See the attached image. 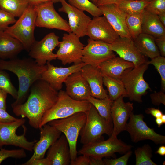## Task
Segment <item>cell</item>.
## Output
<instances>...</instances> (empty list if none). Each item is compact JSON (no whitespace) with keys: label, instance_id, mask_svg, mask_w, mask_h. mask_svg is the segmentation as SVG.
Masks as SVG:
<instances>
[{"label":"cell","instance_id":"obj_13","mask_svg":"<svg viewBox=\"0 0 165 165\" xmlns=\"http://www.w3.org/2000/svg\"><path fill=\"white\" fill-rule=\"evenodd\" d=\"M59 37L54 32L50 33L39 41H35L29 52L30 57L39 65H45L47 62L57 59L53 50L58 46Z\"/></svg>","mask_w":165,"mask_h":165},{"label":"cell","instance_id":"obj_27","mask_svg":"<svg viewBox=\"0 0 165 165\" xmlns=\"http://www.w3.org/2000/svg\"><path fill=\"white\" fill-rule=\"evenodd\" d=\"M142 33L155 38L165 36V27L160 21L157 15L145 10L142 24Z\"/></svg>","mask_w":165,"mask_h":165},{"label":"cell","instance_id":"obj_25","mask_svg":"<svg viewBox=\"0 0 165 165\" xmlns=\"http://www.w3.org/2000/svg\"><path fill=\"white\" fill-rule=\"evenodd\" d=\"M98 68L102 73L121 80L123 75L134 68V65L132 62L116 57L102 62Z\"/></svg>","mask_w":165,"mask_h":165},{"label":"cell","instance_id":"obj_14","mask_svg":"<svg viewBox=\"0 0 165 165\" xmlns=\"http://www.w3.org/2000/svg\"><path fill=\"white\" fill-rule=\"evenodd\" d=\"M110 44L89 38L82 52V62L98 67L102 62L116 57Z\"/></svg>","mask_w":165,"mask_h":165},{"label":"cell","instance_id":"obj_32","mask_svg":"<svg viewBox=\"0 0 165 165\" xmlns=\"http://www.w3.org/2000/svg\"><path fill=\"white\" fill-rule=\"evenodd\" d=\"M150 1L145 0H123L117 4L127 15L143 13Z\"/></svg>","mask_w":165,"mask_h":165},{"label":"cell","instance_id":"obj_6","mask_svg":"<svg viewBox=\"0 0 165 165\" xmlns=\"http://www.w3.org/2000/svg\"><path fill=\"white\" fill-rule=\"evenodd\" d=\"M86 120V113L79 112L65 118L55 119L48 123L63 133L68 142L71 161L77 156V144L78 136Z\"/></svg>","mask_w":165,"mask_h":165},{"label":"cell","instance_id":"obj_53","mask_svg":"<svg viewBox=\"0 0 165 165\" xmlns=\"http://www.w3.org/2000/svg\"><path fill=\"white\" fill-rule=\"evenodd\" d=\"M157 15L160 22L165 27V13H161Z\"/></svg>","mask_w":165,"mask_h":165},{"label":"cell","instance_id":"obj_51","mask_svg":"<svg viewBox=\"0 0 165 165\" xmlns=\"http://www.w3.org/2000/svg\"><path fill=\"white\" fill-rule=\"evenodd\" d=\"M30 5L34 6L47 2L52 1V0H27Z\"/></svg>","mask_w":165,"mask_h":165},{"label":"cell","instance_id":"obj_20","mask_svg":"<svg viewBox=\"0 0 165 165\" xmlns=\"http://www.w3.org/2000/svg\"><path fill=\"white\" fill-rule=\"evenodd\" d=\"M39 129V139L35 143L33 154L28 161L44 158L47 151L62 134L60 131L48 123L44 125Z\"/></svg>","mask_w":165,"mask_h":165},{"label":"cell","instance_id":"obj_24","mask_svg":"<svg viewBox=\"0 0 165 165\" xmlns=\"http://www.w3.org/2000/svg\"><path fill=\"white\" fill-rule=\"evenodd\" d=\"M51 165L70 164V148L67 139L63 134L49 148L46 157Z\"/></svg>","mask_w":165,"mask_h":165},{"label":"cell","instance_id":"obj_1","mask_svg":"<svg viewBox=\"0 0 165 165\" xmlns=\"http://www.w3.org/2000/svg\"><path fill=\"white\" fill-rule=\"evenodd\" d=\"M30 90L27 101L12 108L16 116L26 117L31 127L39 129L43 115L56 102L58 92L41 79L33 83Z\"/></svg>","mask_w":165,"mask_h":165},{"label":"cell","instance_id":"obj_15","mask_svg":"<svg viewBox=\"0 0 165 165\" xmlns=\"http://www.w3.org/2000/svg\"><path fill=\"white\" fill-rule=\"evenodd\" d=\"M111 49L120 57L132 63L137 67L147 62L145 56L138 50L131 38L119 37L110 44Z\"/></svg>","mask_w":165,"mask_h":165},{"label":"cell","instance_id":"obj_46","mask_svg":"<svg viewBox=\"0 0 165 165\" xmlns=\"http://www.w3.org/2000/svg\"><path fill=\"white\" fill-rule=\"evenodd\" d=\"M23 165H51L49 160L46 157L36 159L31 161H28Z\"/></svg>","mask_w":165,"mask_h":165},{"label":"cell","instance_id":"obj_36","mask_svg":"<svg viewBox=\"0 0 165 165\" xmlns=\"http://www.w3.org/2000/svg\"><path fill=\"white\" fill-rule=\"evenodd\" d=\"M147 63L153 65L161 77V90L165 92V57L159 55L152 58Z\"/></svg>","mask_w":165,"mask_h":165},{"label":"cell","instance_id":"obj_31","mask_svg":"<svg viewBox=\"0 0 165 165\" xmlns=\"http://www.w3.org/2000/svg\"><path fill=\"white\" fill-rule=\"evenodd\" d=\"M88 101L95 107L100 115L107 121L112 123L111 114V108L113 101L109 97L97 99L90 96Z\"/></svg>","mask_w":165,"mask_h":165},{"label":"cell","instance_id":"obj_49","mask_svg":"<svg viewBox=\"0 0 165 165\" xmlns=\"http://www.w3.org/2000/svg\"><path fill=\"white\" fill-rule=\"evenodd\" d=\"M123 0H98L96 5L99 6L111 4L117 5Z\"/></svg>","mask_w":165,"mask_h":165},{"label":"cell","instance_id":"obj_35","mask_svg":"<svg viewBox=\"0 0 165 165\" xmlns=\"http://www.w3.org/2000/svg\"><path fill=\"white\" fill-rule=\"evenodd\" d=\"M68 3L79 10L86 11L93 17L102 15L99 7L89 0H68Z\"/></svg>","mask_w":165,"mask_h":165},{"label":"cell","instance_id":"obj_19","mask_svg":"<svg viewBox=\"0 0 165 165\" xmlns=\"http://www.w3.org/2000/svg\"><path fill=\"white\" fill-rule=\"evenodd\" d=\"M124 97L121 96L113 101L111 108V114L113 124L111 135L117 137L121 132L124 131L127 121L133 112V103L125 102Z\"/></svg>","mask_w":165,"mask_h":165},{"label":"cell","instance_id":"obj_39","mask_svg":"<svg viewBox=\"0 0 165 165\" xmlns=\"http://www.w3.org/2000/svg\"><path fill=\"white\" fill-rule=\"evenodd\" d=\"M145 10L157 15L165 13V0H150Z\"/></svg>","mask_w":165,"mask_h":165},{"label":"cell","instance_id":"obj_44","mask_svg":"<svg viewBox=\"0 0 165 165\" xmlns=\"http://www.w3.org/2000/svg\"><path fill=\"white\" fill-rule=\"evenodd\" d=\"M155 42L160 55L165 56V36L155 38Z\"/></svg>","mask_w":165,"mask_h":165},{"label":"cell","instance_id":"obj_45","mask_svg":"<svg viewBox=\"0 0 165 165\" xmlns=\"http://www.w3.org/2000/svg\"><path fill=\"white\" fill-rule=\"evenodd\" d=\"M18 119L9 114L6 110L0 109V122H9L15 121Z\"/></svg>","mask_w":165,"mask_h":165},{"label":"cell","instance_id":"obj_16","mask_svg":"<svg viewBox=\"0 0 165 165\" xmlns=\"http://www.w3.org/2000/svg\"><path fill=\"white\" fill-rule=\"evenodd\" d=\"M62 6L60 12L66 13L68 19V24L72 32L79 38L86 35L88 26L91 20L84 11L68 3L65 0H61Z\"/></svg>","mask_w":165,"mask_h":165},{"label":"cell","instance_id":"obj_18","mask_svg":"<svg viewBox=\"0 0 165 165\" xmlns=\"http://www.w3.org/2000/svg\"><path fill=\"white\" fill-rule=\"evenodd\" d=\"M47 69L42 74L41 79L48 82L54 89L60 90L62 84L72 74L81 71L86 64L82 62L67 67H55L50 62L46 63Z\"/></svg>","mask_w":165,"mask_h":165},{"label":"cell","instance_id":"obj_57","mask_svg":"<svg viewBox=\"0 0 165 165\" xmlns=\"http://www.w3.org/2000/svg\"><path fill=\"white\" fill-rule=\"evenodd\" d=\"M90 0L91 1V2H92L93 3H94L96 5L98 0Z\"/></svg>","mask_w":165,"mask_h":165},{"label":"cell","instance_id":"obj_8","mask_svg":"<svg viewBox=\"0 0 165 165\" xmlns=\"http://www.w3.org/2000/svg\"><path fill=\"white\" fill-rule=\"evenodd\" d=\"M132 146L123 142L117 137L111 135L104 140L83 145L77 152L78 155H85L90 157L102 159L105 157H116L115 153L125 154L130 150Z\"/></svg>","mask_w":165,"mask_h":165},{"label":"cell","instance_id":"obj_33","mask_svg":"<svg viewBox=\"0 0 165 165\" xmlns=\"http://www.w3.org/2000/svg\"><path fill=\"white\" fill-rule=\"evenodd\" d=\"M143 13L127 15L126 24L131 38L135 39L142 33Z\"/></svg>","mask_w":165,"mask_h":165},{"label":"cell","instance_id":"obj_58","mask_svg":"<svg viewBox=\"0 0 165 165\" xmlns=\"http://www.w3.org/2000/svg\"><path fill=\"white\" fill-rule=\"evenodd\" d=\"M146 0V1H150V0Z\"/></svg>","mask_w":165,"mask_h":165},{"label":"cell","instance_id":"obj_54","mask_svg":"<svg viewBox=\"0 0 165 165\" xmlns=\"http://www.w3.org/2000/svg\"><path fill=\"white\" fill-rule=\"evenodd\" d=\"M155 122L156 124L158 125V127H160L163 124V122L160 117L156 118Z\"/></svg>","mask_w":165,"mask_h":165},{"label":"cell","instance_id":"obj_29","mask_svg":"<svg viewBox=\"0 0 165 165\" xmlns=\"http://www.w3.org/2000/svg\"><path fill=\"white\" fill-rule=\"evenodd\" d=\"M103 84L107 87L109 97L114 101L121 96L127 97V94L121 80L102 73Z\"/></svg>","mask_w":165,"mask_h":165},{"label":"cell","instance_id":"obj_43","mask_svg":"<svg viewBox=\"0 0 165 165\" xmlns=\"http://www.w3.org/2000/svg\"><path fill=\"white\" fill-rule=\"evenodd\" d=\"M77 157L73 161H71L70 165H89L90 156L85 155Z\"/></svg>","mask_w":165,"mask_h":165},{"label":"cell","instance_id":"obj_22","mask_svg":"<svg viewBox=\"0 0 165 165\" xmlns=\"http://www.w3.org/2000/svg\"><path fill=\"white\" fill-rule=\"evenodd\" d=\"M104 16L120 37L131 38L126 24L127 15L116 4H111L98 7Z\"/></svg>","mask_w":165,"mask_h":165},{"label":"cell","instance_id":"obj_11","mask_svg":"<svg viewBox=\"0 0 165 165\" xmlns=\"http://www.w3.org/2000/svg\"><path fill=\"white\" fill-rule=\"evenodd\" d=\"M144 116L140 114H134L133 112L129 118L124 131L129 134L131 141L134 143L146 140H150L156 144L165 143V136L156 133L148 127L144 121Z\"/></svg>","mask_w":165,"mask_h":165},{"label":"cell","instance_id":"obj_23","mask_svg":"<svg viewBox=\"0 0 165 165\" xmlns=\"http://www.w3.org/2000/svg\"><path fill=\"white\" fill-rule=\"evenodd\" d=\"M80 71L90 86L92 96L99 99L109 97L103 86L102 73L98 67L86 64Z\"/></svg>","mask_w":165,"mask_h":165},{"label":"cell","instance_id":"obj_4","mask_svg":"<svg viewBox=\"0 0 165 165\" xmlns=\"http://www.w3.org/2000/svg\"><path fill=\"white\" fill-rule=\"evenodd\" d=\"M85 113L86 122L79 134L82 144L85 145L103 140L102 135L104 134L109 136L111 135L113 123L108 122L102 117L93 105L91 104Z\"/></svg>","mask_w":165,"mask_h":165},{"label":"cell","instance_id":"obj_21","mask_svg":"<svg viewBox=\"0 0 165 165\" xmlns=\"http://www.w3.org/2000/svg\"><path fill=\"white\" fill-rule=\"evenodd\" d=\"M64 83L66 86V93L75 100L87 101L91 96L90 86L80 71L71 75Z\"/></svg>","mask_w":165,"mask_h":165},{"label":"cell","instance_id":"obj_50","mask_svg":"<svg viewBox=\"0 0 165 165\" xmlns=\"http://www.w3.org/2000/svg\"><path fill=\"white\" fill-rule=\"evenodd\" d=\"M90 161L89 165H105L104 161L102 159L90 157Z\"/></svg>","mask_w":165,"mask_h":165},{"label":"cell","instance_id":"obj_9","mask_svg":"<svg viewBox=\"0 0 165 165\" xmlns=\"http://www.w3.org/2000/svg\"><path fill=\"white\" fill-rule=\"evenodd\" d=\"M148 66L147 62L127 72L122 77L121 80L126 90L127 97L130 101L142 102V97L151 89L144 78Z\"/></svg>","mask_w":165,"mask_h":165},{"label":"cell","instance_id":"obj_37","mask_svg":"<svg viewBox=\"0 0 165 165\" xmlns=\"http://www.w3.org/2000/svg\"><path fill=\"white\" fill-rule=\"evenodd\" d=\"M0 89L16 99L18 91L12 83L8 74L2 70H0Z\"/></svg>","mask_w":165,"mask_h":165},{"label":"cell","instance_id":"obj_7","mask_svg":"<svg viewBox=\"0 0 165 165\" xmlns=\"http://www.w3.org/2000/svg\"><path fill=\"white\" fill-rule=\"evenodd\" d=\"M25 120L22 118L13 121L0 122V148L4 145H12L32 152L38 141H28L25 136L27 129L24 125Z\"/></svg>","mask_w":165,"mask_h":165},{"label":"cell","instance_id":"obj_48","mask_svg":"<svg viewBox=\"0 0 165 165\" xmlns=\"http://www.w3.org/2000/svg\"><path fill=\"white\" fill-rule=\"evenodd\" d=\"M7 93L0 89V109L6 110V99Z\"/></svg>","mask_w":165,"mask_h":165},{"label":"cell","instance_id":"obj_2","mask_svg":"<svg viewBox=\"0 0 165 165\" xmlns=\"http://www.w3.org/2000/svg\"><path fill=\"white\" fill-rule=\"evenodd\" d=\"M47 69L45 65L41 66L31 58L17 57L5 61L0 59V70H7L17 76L19 83L18 95L12 107L24 103L33 83L41 79L42 74Z\"/></svg>","mask_w":165,"mask_h":165},{"label":"cell","instance_id":"obj_47","mask_svg":"<svg viewBox=\"0 0 165 165\" xmlns=\"http://www.w3.org/2000/svg\"><path fill=\"white\" fill-rule=\"evenodd\" d=\"M146 113L151 114L155 118L160 117L163 114L162 112L158 109L153 108H149L145 110Z\"/></svg>","mask_w":165,"mask_h":165},{"label":"cell","instance_id":"obj_41","mask_svg":"<svg viewBox=\"0 0 165 165\" xmlns=\"http://www.w3.org/2000/svg\"><path fill=\"white\" fill-rule=\"evenodd\" d=\"M132 153V152L130 150L119 158L114 159H104L103 160L105 165H127Z\"/></svg>","mask_w":165,"mask_h":165},{"label":"cell","instance_id":"obj_55","mask_svg":"<svg viewBox=\"0 0 165 165\" xmlns=\"http://www.w3.org/2000/svg\"><path fill=\"white\" fill-rule=\"evenodd\" d=\"M160 118H161L163 124L165 123V114H163L161 116Z\"/></svg>","mask_w":165,"mask_h":165},{"label":"cell","instance_id":"obj_38","mask_svg":"<svg viewBox=\"0 0 165 165\" xmlns=\"http://www.w3.org/2000/svg\"><path fill=\"white\" fill-rule=\"evenodd\" d=\"M26 156L25 150L22 148L12 150L1 148L0 150V164L4 160L9 157L20 159Z\"/></svg>","mask_w":165,"mask_h":165},{"label":"cell","instance_id":"obj_30","mask_svg":"<svg viewBox=\"0 0 165 165\" xmlns=\"http://www.w3.org/2000/svg\"><path fill=\"white\" fill-rule=\"evenodd\" d=\"M29 5L27 0H0V9L15 17H20Z\"/></svg>","mask_w":165,"mask_h":165},{"label":"cell","instance_id":"obj_3","mask_svg":"<svg viewBox=\"0 0 165 165\" xmlns=\"http://www.w3.org/2000/svg\"><path fill=\"white\" fill-rule=\"evenodd\" d=\"M91 105L87 101L75 100L69 97L65 91L60 90L58 92L56 102L42 117L39 128L52 120L65 118L79 112L86 113L90 108Z\"/></svg>","mask_w":165,"mask_h":165},{"label":"cell","instance_id":"obj_28","mask_svg":"<svg viewBox=\"0 0 165 165\" xmlns=\"http://www.w3.org/2000/svg\"><path fill=\"white\" fill-rule=\"evenodd\" d=\"M133 40L138 50L145 56L152 59L160 55L153 36L142 33Z\"/></svg>","mask_w":165,"mask_h":165},{"label":"cell","instance_id":"obj_42","mask_svg":"<svg viewBox=\"0 0 165 165\" xmlns=\"http://www.w3.org/2000/svg\"><path fill=\"white\" fill-rule=\"evenodd\" d=\"M150 98L152 103L156 106H159L162 104L165 105V92L160 90L155 91L150 94Z\"/></svg>","mask_w":165,"mask_h":165},{"label":"cell","instance_id":"obj_34","mask_svg":"<svg viewBox=\"0 0 165 165\" xmlns=\"http://www.w3.org/2000/svg\"><path fill=\"white\" fill-rule=\"evenodd\" d=\"M152 150L151 147L145 144L135 150L136 165H156L152 160Z\"/></svg>","mask_w":165,"mask_h":165},{"label":"cell","instance_id":"obj_5","mask_svg":"<svg viewBox=\"0 0 165 165\" xmlns=\"http://www.w3.org/2000/svg\"><path fill=\"white\" fill-rule=\"evenodd\" d=\"M36 16L34 6L29 5L15 23L4 31L19 41L28 52L36 41L34 31Z\"/></svg>","mask_w":165,"mask_h":165},{"label":"cell","instance_id":"obj_10","mask_svg":"<svg viewBox=\"0 0 165 165\" xmlns=\"http://www.w3.org/2000/svg\"><path fill=\"white\" fill-rule=\"evenodd\" d=\"M33 6L37 14L36 27L72 32L68 23L56 11L52 1Z\"/></svg>","mask_w":165,"mask_h":165},{"label":"cell","instance_id":"obj_17","mask_svg":"<svg viewBox=\"0 0 165 165\" xmlns=\"http://www.w3.org/2000/svg\"><path fill=\"white\" fill-rule=\"evenodd\" d=\"M86 35L91 39L109 44L113 43L119 37L103 16L94 17L91 19L87 27Z\"/></svg>","mask_w":165,"mask_h":165},{"label":"cell","instance_id":"obj_26","mask_svg":"<svg viewBox=\"0 0 165 165\" xmlns=\"http://www.w3.org/2000/svg\"><path fill=\"white\" fill-rule=\"evenodd\" d=\"M24 48L16 38L4 32H0V59L14 58Z\"/></svg>","mask_w":165,"mask_h":165},{"label":"cell","instance_id":"obj_40","mask_svg":"<svg viewBox=\"0 0 165 165\" xmlns=\"http://www.w3.org/2000/svg\"><path fill=\"white\" fill-rule=\"evenodd\" d=\"M16 21L15 17L0 9V32H4L9 25L14 24Z\"/></svg>","mask_w":165,"mask_h":165},{"label":"cell","instance_id":"obj_56","mask_svg":"<svg viewBox=\"0 0 165 165\" xmlns=\"http://www.w3.org/2000/svg\"><path fill=\"white\" fill-rule=\"evenodd\" d=\"M61 0H52V2L53 3H56L57 2H60Z\"/></svg>","mask_w":165,"mask_h":165},{"label":"cell","instance_id":"obj_12","mask_svg":"<svg viewBox=\"0 0 165 165\" xmlns=\"http://www.w3.org/2000/svg\"><path fill=\"white\" fill-rule=\"evenodd\" d=\"M79 38L72 32L63 34L56 53L57 59L61 61L63 65L73 63L77 64L82 62L84 45L80 42Z\"/></svg>","mask_w":165,"mask_h":165},{"label":"cell","instance_id":"obj_52","mask_svg":"<svg viewBox=\"0 0 165 165\" xmlns=\"http://www.w3.org/2000/svg\"><path fill=\"white\" fill-rule=\"evenodd\" d=\"M156 153L158 154L161 156H164L165 155V146L162 145L156 152Z\"/></svg>","mask_w":165,"mask_h":165}]
</instances>
